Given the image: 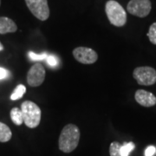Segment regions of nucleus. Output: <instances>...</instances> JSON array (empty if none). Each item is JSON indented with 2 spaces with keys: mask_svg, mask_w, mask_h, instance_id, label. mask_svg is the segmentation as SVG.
Masks as SVG:
<instances>
[{
  "mask_svg": "<svg viewBox=\"0 0 156 156\" xmlns=\"http://www.w3.org/2000/svg\"><path fill=\"white\" fill-rule=\"evenodd\" d=\"M156 153V147L154 146H148L145 150L144 156H154Z\"/></svg>",
  "mask_w": 156,
  "mask_h": 156,
  "instance_id": "6ab92c4d",
  "label": "nucleus"
},
{
  "mask_svg": "<svg viewBox=\"0 0 156 156\" xmlns=\"http://www.w3.org/2000/svg\"><path fill=\"white\" fill-rule=\"evenodd\" d=\"M45 69L41 63H35L27 73V83L30 87H38L45 79Z\"/></svg>",
  "mask_w": 156,
  "mask_h": 156,
  "instance_id": "6e6552de",
  "label": "nucleus"
},
{
  "mask_svg": "<svg viewBox=\"0 0 156 156\" xmlns=\"http://www.w3.org/2000/svg\"><path fill=\"white\" fill-rule=\"evenodd\" d=\"M80 129L75 124H68L62 130L58 139L59 149L63 153H71L77 147L80 140Z\"/></svg>",
  "mask_w": 156,
  "mask_h": 156,
  "instance_id": "f257e3e1",
  "label": "nucleus"
},
{
  "mask_svg": "<svg viewBox=\"0 0 156 156\" xmlns=\"http://www.w3.org/2000/svg\"><path fill=\"white\" fill-rule=\"evenodd\" d=\"M75 59L83 64H93L98 59V55L95 50L88 47H77L72 52Z\"/></svg>",
  "mask_w": 156,
  "mask_h": 156,
  "instance_id": "0eeeda50",
  "label": "nucleus"
},
{
  "mask_svg": "<svg viewBox=\"0 0 156 156\" xmlns=\"http://www.w3.org/2000/svg\"><path fill=\"white\" fill-rule=\"evenodd\" d=\"M25 92H26V88L24 85H23V84L17 85L14 89L13 93L11 95V100L16 101L18 100V99H21L23 95L25 94Z\"/></svg>",
  "mask_w": 156,
  "mask_h": 156,
  "instance_id": "ddd939ff",
  "label": "nucleus"
},
{
  "mask_svg": "<svg viewBox=\"0 0 156 156\" xmlns=\"http://www.w3.org/2000/svg\"><path fill=\"white\" fill-rule=\"evenodd\" d=\"M147 35L151 43L153 44L156 45V23H154L149 27V30Z\"/></svg>",
  "mask_w": 156,
  "mask_h": 156,
  "instance_id": "dca6fc26",
  "label": "nucleus"
},
{
  "mask_svg": "<svg viewBox=\"0 0 156 156\" xmlns=\"http://www.w3.org/2000/svg\"><path fill=\"white\" fill-rule=\"evenodd\" d=\"M135 145L134 142H125L121 146V154L122 156H129L130 153L134 150Z\"/></svg>",
  "mask_w": 156,
  "mask_h": 156,
  "instance_id": "4468645a",
  "label": "nucleus"
},
{
  "mask_svg": "<svg viewBox=\"0 0 156 156\" xmlns=\"http://www.w3.org/2000/svg\"><path fill=\"white\" fill-rule=\"evenodd\" d=\"M17 30L15 22L6 17H0V34L13 33Z\"/></svg>",
  "mask_w": 156,
  "mask_h": 156,
  "instance_id": "9d476101",
  "label": "nucleus"
},
{
  "mask_svg": "<svg viewBox=\"0 0 156 156\" xmlns=\"http://www.w3.org/2000/svg\"><path fill=\"white\" fill-rule=\"evenodd\" d=\"M9 74H10V72L7 69H4V68H0V80L7 77L9 76Z\"/></svg>",
  "mask_w": 156,
  "mask_h": 156,
  "instance_id": "aec40b11",
  "label": "nucleus"
},
{
  "mask_svg": "<svg viewBox=\"0 0 156 156\" xmlns=\"http://www.w3.org/2000/svg\"><path fill=\"white\" fill-rule=\"evenodd\" d=\"M105 12L109 22L115 27H122L127 23V13L115 0H108L105 5Z\"/></svg>",
  "mask_w": 156,
  "mask_h": 156,
  "instance_id": "f03ea898",
  "label": "nucleus"
},
{
  "mask_svg": "<svg viewBox=\"0 0 156 156\" xmlns=\"http://www.w3.org/2000/svg\"><path fill=\"white\" fill-rule=\"evenodd\" d=\"M29 56L30 58L32 60V61H43V60H45L47 58V53H42V54H36L32 51H30L29 52Z\"/></svg>",
  "mask_w": 156,
  "mask_h": 156,
  "instance_id": "f3484780",
  "label": "nucleus"
},
{
  "mask_svg": "<svg viewBox=\"0 0 156 156\" xmlns=\"http://www.w3.org/2000/svg\"><path fill=\"white\" fill-rule=\"evenodd\" d=\"M47 63L51 67H56L58 64V59L55 56H48L46 58Z\"/></svg>",
  "mask_w": 156,
  "mask_h": 156,
  "instance_id": "a211bd4d",
  "label": "nucleus"
},
{
  "mask_svg": "<svg viewBox=\"0 0 156 156\" xmlns=\"http://www.w3.org/2000/svg\"><path fill=\"white\" fill-rule=\"evenodd\" d=\"M0 5H1V0H0Z\"/></svg>",
  "mask_w": 156,
  "mask_h": 156,
  "instance_id": "4be33fe9",
  "label": "nucleus"
},
{
  "mask_svg": "<svg viewBox=\"0 0 156 156\" xmlns=\"http://www.w3.org/2000/svg\"><path fill=\"white\" fill-rule=\"evenodd\" d=\"M134 99L140 106L149 108L156 104V96L144 89H138L134 94Z\"/></svg>",
  "mask_w": 156,
  "mask_h": 156,
  "instance_id": "1a4fd4ad",
  "label": "nucleus"
},
{
  "mask_svg": "<svg viewBox=\"0 0 156 156\" xmlns=\"http://www.w3.org/2000/svg\"><path fill=\"white\" fill-rule=\"evenodd\" d=\"M121 146L122 144H120L119 142L117 141H114L110 144L109 147V154L110 156H122L121 154Z\"/></svg>",
  "mask_w": 156,
  "mask_h": 156,
  "instance_id": "2eb2a0df",
  "label": "nucleus"
},
{
  "mask_svg": "<svg viewBox=\"0 0 156 156\" xmlns=\"http://www.w3.org/2000/svg\"><path fill=\"white\" fill-rule=\"evenodd\" d=\"M4 50V45L1 44V42H0V51H2V50Z\"/></svg>",
  "mask_w": 156,
  "mask_h": 156,
  "instance_id": "412c9836",
  "label": "nucleus"
},
{
  "mask_svg": "<svg viewBox=\"0 0 156 156\" xmlns=\"http://www.w3.org/2000/svg\"><path fill=\"white\" fill-rule=\"evenodd\" d=\"M10 115H11V121L13 122V123L15 125L20 126L23 123V114L21 109H19L17 108H13L11 110Z\"/></svg>",
  "mask_w": 156,
  "mask_h": 156,
  "instance_id": "f8f14e48",
  "label": "nucleus"
},
{
  "mask_svg": "<svg viewBox=\"0 0 156 156\" xmlns=\"http://www.w3.org/2000/svg\"><path fill=\"white\" fill-rule=\"evenodd\" d=\"M133 76L140 85L150 86L156 83V70L152 67L143 66L135 68Z\"/></svg>",
  "mask_w": 156,
  "mask_h": 156,
  "instance_id": "20e7f679",
  "label": "nucleus"
},
{
  "mask_svg": "<svg viewBox=\"0 0 156 156\" xmlns=\"http://www.w3.org/2000/svg\"><path fill=\"white\" fill-rule=\"evenodd\" d=\"M12 133L11 128L6 124L0 122V142H7L11 139Z\"/></svg>",
  "mask_w": 156,
  "mask_h": 156,
  "instance_id": "9b49d317",
  "label": "nucleus"
},
{
  "mask_svg": "<svg viewBox=\"0 0 156 156\" xmlns=\"http://www.w3.org/2000/svg\"><path fill=\"white\" fill-rule=\"evenodd\" d=\"M23 122L30 128H37L41 122V109L35 102L25 101L21 105Z\"/></svg>",
  "mask_w": 156,
  "mask_h": 156,
  "instance_id": "7ed1b4c3",
  "label": "nucleus"
},
{
  "mask_svg": "<svg viewBox=\"0 0 156 156\" xmlns=\"http://www.w3.org/2000/svg\"><path fill=\"white\" fill-rule=\"evenodd\" d=\"M152 9L150 0H130L127 5L128 13L138 17H145Z\"/></svg>",
  "mask_w": 156,
  "mask_h": 156,
  "instance_id": "423d86ee",
  "label": "nucleus"
},
{
  "mask_svg": "<svg viewBox=\"0 0 156 156\" xmlns=\"http://www.w3.org/2000/svg\"><path fill=\"white\" fill-rule=\"evenodd\" d=\"M30 11L38 20L46 21L50 17V8L47 0H25Z\"/></svg>",
  "mask_w": 156,
  "mask_h": 156,
  "instance_id": "39448f33",
  "label": "nucleus"
}]
</instances>
